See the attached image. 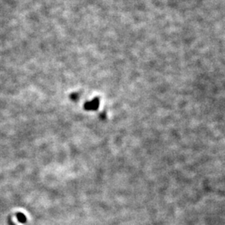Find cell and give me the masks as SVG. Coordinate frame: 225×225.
Wrapping results in <instances>:
<instances>
[{"label":"cell","mask_w":225,"mask_h":225,"mask_svg":"<svg viewBox=\"0 0 225 225\" xmlns=\"http://www.w3.org/2000/svg\"><path fill=\"white\" fill-rule=\"evenodd\" d=\"M98 104H99V101H98V99H95L94 101H92L88 104H86V108H96L98 107Z\"/></svg>","instance_id":"cell-1"}]
</instances>
